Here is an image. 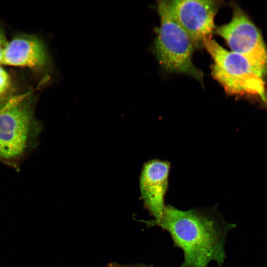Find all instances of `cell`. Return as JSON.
Listing matches in <instances>:
<instances>
[{
	"label": "cell",
	"mask_w": 267,
	"mask_h": 267,
	"mask_svg": "<svg viewBox=\"0 0 267 267\" xmlns=\"http://www.w3.org/2000/svg\"><path fill=\"white\" fill-rule=\"evenodd\" d=\"M168 2L172 12L195 47H203L205 40L211 38L215 31L214 19L222 1L174 0Z\"/></svg>",
	"instance_id": "cell-6"
},
{
	"label": "cell",
	"mask_w": 267,
	"mask_h": 267,
	"mask_svg": "<svg viewBox=\"0 0 267 267\" xmlns=\"http://www.w3.org/2000/svg\"><path fill=\"white\" fill-rule=\"evenodd\" d=\"M153 225L168 231L175 246L182 250L184 261L179 267H207L211 261L222 267L226 237L235 227L214 209L182 211L170 205Z\"/></svg>",
	"instance_id": "cell-1"
},
{
	"label": "cell",
	"mask_w": 267,
	"mask_h": 267,
	"mask_svg": "<svg viewBox=\"0 0 267 267\" xmlns=\"http://www.w3.org/2000/svg\"><path fill=\"white\" fill-rule=\"evenodd\" d=\"M8 42L3 30L0 28V64L2 63L4 51Z\"/></svg>",
	"instance_id": "cell-10"
},
{
	"label": "cell",
	"mask_w": 267,
	"mask_h": 267,
	"mask_svg": "<svg viewBox=\"0 0 267 267\" xmlns=\"http://www.w3.org/2000/svg\"><path fill=\"white\" fill-rule=\"evenodd\" d=\"M169 171V163L159 160L147 162L142 168L140 191L146 209L154 218L150 222L152 225L160 221L165 206Z\"/></svg>",
	"instance_id": "cell-7"
},
{
	"label": "cell",
	"mask_w": 267,
	"mask_h": 267,
	"mask_svg": "<svg viewBox=\"0 0 267 267\" xmlns=\"http://www.w3.org/2000/svg\"><path fill=\"white\" fill-rule=\"evenodd\" d=\"M160 25L155 41L154 51L163 69L169 73L184 74L203 84V74L192 61L194 45L178 23L168 0L157 2Z\"/></svg>",
	"instance_id": "cell-3"
},
{
	"label": "cell",
	"mask_w": 267,
	"mask_h": 267,
	"mask_svg": "<svg viewBox=\"0 0 267 267\" xmlns=\"http://www.w3.org/2000/svg\"><path fill=\"white\" fill-rule=\"evenodd\" d=\"M203 47L213 60V77L232 95H256L265 101L263 75L243 56L224 48L212 38L206 39Z\"/></svg>",
	"instance_id": "cell-4"
},
{
	"label": "cell",
	"mask_w": 267,
	"mask_h": 267,
	"mask_svg": "<svg viewBox=\"0 0 267 267\" xmlns=\"http://www.w3.org/2000/svg\"><path fill=\"white\" fill-rule=\"evenodd\" d=\"M10 84V79L8 73L0 66V95L6 92Z\"/></svg>",
	"instance_id": "cell-9"
},
{
	"label": "cell",
	"mask_w": 267,
	"mask_h": 267,
	"mask_svg": "<svg viewBox=\"0 0 267 267\" xmlns=\"http://www.w3.org/2000/svg\"><path fill=\"white\" fill-rule=\"evenodd\" d=\"M233 14L227 23L215 28L231 51L245 57L263 76L267 72V48L260 31L240 7L232 4Z\"/></svg>",
	"instance_id": "cell-5"
},
{
	"label": "cell",
	"mask_w": 267,
	"mask_h": 267,
	"mask_svg": "<svg viewBox=\"0 0 267 267\" xmlns=\"http://www.w3.org/2000/svg\"><path fill=\"white\" fill-rule=\"evenodd\" d=\"M265 101L266 102L267 104V95H266Z\"/></svg>",
	"instance_id": "cell-12"
},
{
	"label": "cell",
	"mask_w": 267,
	"mask_h": 267,
	"mask_svg": "<svg viewBox=\"0 0 267 267\" xmlns=\"http://www.w3.org/2000/svg\"><path fill=\"white\" fill-rule=\"evenodd\" d=\"M108 267H117L115 265H110Z\"/></svg>",
	"instance_id": "cell-11"
},
{
	"label": "cell",
	"mask_w": 267,
	"mask_h": 267,
	"mask_svg": "<svg viewBox=\"0 0 267 267\" xmlns=\"http://www.w3.org/2000/svg\"><path fill=\"white\" fill-rule=\"evenodd\" d=\"M1 64L44 70L50 65V59L42 40L36 36L22 34L8 42Z\"/></svg>",
	"instance_id": "cell-8"
},
{
	"label": "cell",
	"mask_w": 267,
	"mask_h": 267,
	"mask_svg": "<svg viewBox=\"0 0 267 267\" xmlns=\"http://www.w3.org/2000/svg\"><path fill=\"white\" fill-rule=\"evenodd\" d=\"M42 126L34 114L30 94L12 96L0 103V161L19 170L34 148Z\"/></svg>",
	"instance_id": "cell-2"
}]
</instances>
